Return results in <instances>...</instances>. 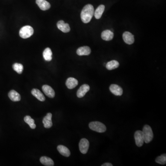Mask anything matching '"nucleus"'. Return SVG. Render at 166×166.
Returning <instances> with one entry per match:
<instances>
[{
  "instance_id": "f257e3e1",
  "label": "nucleus",
  "mask_w": 166,
  "mask_h": 166,
  "mask_svg": "<svg viewBox=\"0 0 166 166\" xmlns=\"http://www.w3.org/2000/svg\"><path fill=\"white\" fill-rule=\"evenodd\" d=\"M94 14V8L91 4L86 5L81 13V19L84 23H88L91 21Z\"/></svg>"
},
{
  "instance_id": "f03ea898",
  "label": "nucleus",
  "mask_w": 166,
  "mask_h": 166,
  "mask_svg": "<svg viewBox=\"0 0 166 166\" xmlns=\"http://www.w3.org/2000/svg\"><path fill=\"white\" fill-rule=\"evenodd\" d=\"M142 133L144 136V141L145 143L148 144L152 141L154 135L152 128L150 126L147 125L144 126Z\"/></svg>"
},
{
  "instance_id": "7ed1b4c3",
  "label": "nucleus",
  "mask_w": 166,
  "mask_h": 166,
  "mask_svg": "<svg viewBox=\"0 0 166 166\" xmlns=\"http://www.w3.org/2000/svg\"><path fill=\"white\" fill-rule=\"evenodd\" d=\"M91 130L98 133H104L106 131V127L104 124L99 121H93L89 125Z\"/></svg>"
},
{
  "instance_id": "20e7f679",
  "label": "nucleus",
  "mask_w": 166,
  "mask_h": 166,
  "mask_svg": "<svg viewBox=\"0 0 166 166\" xmlns=\"http://www.w3.org/2000/svg\"><path fill=\"white\" fill-rule=\"evenodd\" d=\"M34 33V30L31 26L26 25L23 26L19 31V36L24 39L29 38Z\"/></svg>"
},
{
  "instance_id": "39448f33",
  "label": "nucleus",
  "mask_w": 166,
  "mask_h": 166,
  "mask_svg": "<svg viewBox=\"0 0 166 166\" xmlns=\"http://www.w3.org/2000/svg\"><path fill=\"white\" fill-rule=\"evenodd\" d=\"M134 138L135 143L138 147H141L143 145L144 142V136L142 131L138 130L134 133Z\"/></svg>"
},
{
  "instance_id": "423d86ee",
  "label": "nucleus",
  "mask_w": 166,
  "mask_h": 166,
  "mask_svg": "<svg viewBox=\"0 0 166 166\" xmlns=\"http://www.w3.org/2000/svg\"><path fill=\"white\" fill-rule=\"evenodd\" d=\"M89 148V142L86 138L81 139L79 143V148L80 152L82 154H86L88 152Z\"/></svg>"
},
{
  "instance_id": "0eeeda50",
  "label": "nucleus",
  "mask_w": 166,
  "mask_h": 166,
  "mask_svg": "<svg viewBox=\"0 0 166 166\" xmlns=\"http://www.w3.org/2000/svg\"><path fill=\"white\" fill-rule=\"evenodd\" d=\"M110 91L114 95L121 96L123 94V89L121 87L115 84H112L109 87Z\"/></svg>"
},
{
  "instance_id": "6e6552de",
  "label": "nucleus",
  "mask_w": 166,
  "mask_h": 166,
  "mask_svg": "<svg viewBox=\"0 0 166 166\" xmlns=\"http://www.w3.org/2000/svg\"><path fill=\"white\" fill-rule=\"evenodd\" d=\"M90 86L87 84H84L80 87L77 92V96L79 98H82L86 95V93L90 90Z\"/></svg>"
},
{
  "instance_id": "1a4fd4ad",
  "label": "nucleus",
  "mask_w": 166,
  "mask_h": 166,
  "mask_svg": "<svg viewBox=\"0 0 166 166\" xmlns=\"http://www.w3.org/2000/svg\"><path fill=\"white\" fill-rule=\"evenodd\" d=\"M52 117V115L51 113H48L43 118L42 123L45 128H50L53 126Z\"/></svg>"
},
{
  "instance_id": "9d476101",
  "label": "nucleus",
  "mask_w": 166,
  "mask_h": 166,
  "mask_svg": "<svg viewBox=\"0 0 166 166\" xmlns=\"http://www.w3.org/2000/svg\"><path fill=\"white\" fill-rule=\"evenodd\" d=\"M57 26L60 30L64 33H67L70 31V27L68 24L65 23L63 20L58 21L57 23Z\"/></svg>"
},
{
  "instance_id": "9b49d317",
  "label": "nucleus",
  "mask_w": 166,
  "mask_h": 166,
  "mask_svg": "<svg viewBox=\"0 0 166 166\" xmlns=\"http://www.w3.org/2000/svg\"><path fill=\"white\" fill-rule=\"evenodd\" d=\"M42 90L44 94L49 98H54L55 96V92L52 88L48 85H43Z\"/></svg>"
},
{
  "instance_id": "f8f14e48",
  "label": "nucleus",
  "mask_w": 166,
  "mask_h": 166,
  "mask_svg": "<svg viewBox=\"0 0 166 166\" xmlns=\"http://www.w3.org/2000/svg\"><path fill=\"white\" fill-rule=\"evenodd\" d=\"M123 39L125 42L127 44H133L134 42V36L128 31H126L123 34Z\"/></svg>"
},
{
  "instance_id": "ddd939ff",
  "label": "nucleus",
  "mask_w": 166,
  "mask_h": 166,
  "mask_svg": "<svg viewBox=\"0 0 166 166\" xmlns=\"http://www.w3.org/2000/svg\"><path fill=\"white\" fill-rule=\"evenodd\" d=\"M36 4L43 11L48 10L51 7V4L46 0H36Z\"/></svg>"
},
{
  "instance_id": "4468645a",
  "label": "nucleus",
  "mask_w": 166,
  "mask_h": 166,
  "mask_svg": "<svg viewBox=\"0 0 166 166\" xmlns=\"http://www.w3.org/2000/svg\"><path fill=\"white\" fill-rule=\"evenodd\" d=\"M66 85L69 89H73L78 85V81L74 77H69L66 80Z\"/></svg>"
},
{
  "instance_id": "2eb2a0df",
  "label": "nucleus",
  "mask_w": 166,
  "mask_h": 166,
  "mask_svg": "<svg viewBox=\"0 0 166 166\" xmlns=\"http://www.w3.org/2000/svg\"><path fill=\"white\" fill-rule=\"evenodd\" d=\"M91 49L88 46L81 47L77 51V54L80 56L88 55L91 54Z\"/></svg>"
},
{
  "instance_id": "dca6fc26",
  "label": "nucleus",
  "mask_w": 166,
  "mask_h": 166,
  "mask_svg": "<svg viewBox=\"0 0 166 166\" xmlns=\"http://www.w3.org/2000/svg\"><path fill=\"white\" fill-rule=\"evenodd\" d=\"M101 37L104 40L109 41L111 40L114 37V33L110 30H105L101 34Z\"/></svg>"
},
{
  "instance_id": "f3484780",
  "label": "nucleus",
  "mask_w": 166,
  "mask_h": 166,
  "mask_svg": "<svg viewBox=\"0 0 166 166\" xmlns=\"http://www.w3.org/2000/svg\"><path fill=\"white\" fill-rule=\"evenodd\" d=\"M8 97L13 102H18L21 99L20 94L14 90H11L8 93Z\"/></svg>"
},
{
  "instance_id": "a211bd4d",
  "label": "nucleus",
  "mask_w": 166,
  "mask_h": 166,
  "mask_svg": "<svg viewBox=\"0 0 166 166\" xmlns=\"http://www.w3.org/2000/svg\"><path fill=\"white\" fill-rule=\"evenodd\" d=\"M31 94L33 96H34L38 100L43 102L45 100V98L44 97V95L42 94V93L40 92V91L36 89H33L31 91Z\"/></svg>"
},
{
  "instance_id": "6ab92c4d",
  "label": "nucleus",
  "mask_w": 166,
  "mask_h": 166,
  "mask_svg": "<svg viewBox=\"0 0 166 166\" xmlns=\"http://www.w3.org/2000/svg\"><path fill=\"white\" fill-rule=\"evenodd\" d=\"M57 150L59 153L65 157H69L70 156V151L67 147L63 145H59L58 146Z\"/></svg>"
},
{
  "instance_id": "aec40b11",
  "label": "nucleus",
  "mask_w": 166,
  "mask_h": 166,
  "mask_svg": "<svg viewBox=\"0 0 166 166\" xmlns=\"http://www.w3.org/2000/svg\"><path fill=\"white\" fill-rule=\"evenodd\" d=\"M43 57L47 62H50L52 59V52L49 48H47L43 52Z\"/></svg>"
},
{
  "instance_id": "412c9836",
  "label": "nucleus",
  "mask_w": 166,
  "mask_h": 166,
  "mask_svg": "<svg viewBox=\"0 0 166 166\" xmlns=\"http://www.w3.org/2000/svg\"><path fill=\"white\" fill-rule=\"evenodd\" d=\"M42 164L46 166H53L54 165L53 161L51 158L47 156H42L40 159Z\"/></svg>"
},
{
  "instance_id": "4be33fe9",
  "label": "nucleus",
  "mask_w": 166,
  "mask_h": 166,
  "mask_svg": "<svg viewBox=\"0 0 166 166\" xmlns=\"http://www.w3.org/2000/svg\"><path fill=\"white\" fill-rule=\"evenodd\" d=\"M119 62L116 60H112L110 62H108L106 65V68L109 70H112L115 69L117 68L119 66Z\"/></svg>"
},
{
  "instance_id": "5701e85b",
  "label": "nucleus",
  "mask_w": 166,
  "mask_h": 166,
  "mask_svg": "<svg viewBox=\"0 0 166 166\" xmlns=\"http://www.w3.org/2000/svg\"><path fill=\"white\" fill-rule=\"evenodd\" d=\"M105 9L104 5H101L96 9L95 13H94V16L97 19H100L102 17V14L104 12Z\"/></svg>"
},
{
  "instance_id": "b1692460",
  "label": "nucleus",
  "mask_w": 166,
  "mask_h": 166,
  "mask_svg": "<svg viewBox=\"0 0 166 166\" xmlns=\"http://www.w3.org/2000/svg\"><path fill=\"white\" fill-rule=\"evenodd\" d=\"M24 121L25 123L29 125L31 128L32 129H35L36 125L35 124L34 120L31 118L30 116L27 115L24 118Z\"/></svg>"
},
{
  "instance_id": "393cba45",
  "label": "nucleus",
  "mask_w": 166,
  "mask_h": 166,
  "mask_svg": "<svg viewBox=\"0 0 166 166\" xmlns=\"http://www.w3.org/2000/svg\"><path fill=\"white\" fill-rule=\"evenodd\" d=\"M13 68L15 71L19 74H21L24 69L23 66L21 64L15 63L13 65Z\"/></svg>"
},
{
  "instance_id": "a878e982",
  "label": "nucleus",
  "mask_w": 166,
  "mask_h": 166,
  "mask_svg": "<svg viewBox=\"0 0 166 166\" xmlns=\"http://www.w3.org/2000/svg\"><path fill=\"white\" fill-rule=\"evenodd\" d=\"M156 162L162 165H164L166 163V154H162L161 156H158L156 159Z\"/></svg>"
},
{
  "instance_id": "bb28decb",
  "label": "nucleus",
  "mask_w": 166,
  "mask_h": 166,
  "mask_svg": "<svg viewBox=\"0 0 166 166\" xmlns=\"http://www.w3.org/2000/svg\"><path fill=\"white\" fill-rule=\"evenodd\" d=\"M113 166V164H111L110 163H108V162H106V163H104L102 165V166Z\"/></svg>"
}]
</instances>
